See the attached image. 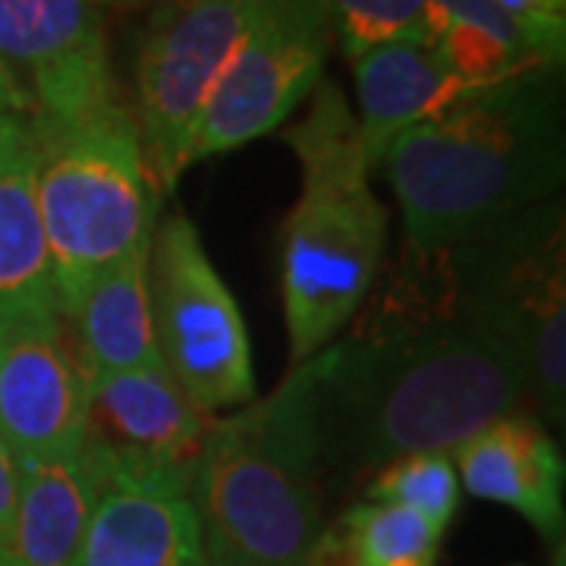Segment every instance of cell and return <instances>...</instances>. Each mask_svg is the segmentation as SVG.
Here are the masks:
<instances>
[{
	"label": "cell",
	"instance_id": "cell-1",
	"mask_svg": "<svg viewBox=\"0 0 566 566\" xmlns=\"http://www.w3.org/2000/svg\"><path fill=\"white\" fill-rule=\"evenodd\" d=\"M353 331L296 365L327 482H363L412 453H453L528 403L520 365L453 300L444 255L400 245Z\"/></svg>",
	"mask_w": 566,
	"mask_h": 566
},
{
	"label": "cell",
	"instance_id": "cell-2",
	"mask_svg": "<svg viewBox=\"0 0 566 566\" xmlns=\"http://www.w3.org/2000/svg\"><path fill=\"white\" fill-rule=\"evenodd\" d=\"M378 167L403 208L406 249L422 255L554 202L566 174L560 66L465 92L403 133Z\"/></svg>",
	"mask_w": 566,
	"mask_h": 566
},
{
	"label": "cell",
	"instance_id": "cell-3",
	"mask_svg": "<svg viewBox=\"0 0 566 566\" xmlns=\"http://www.w3.org/2000/svg\"><path fill=\"white\" fill-rule=\"evenodd\" d=\"M283 139L303 170L300 199L281 233L283 315L296 368L337 340L371 296L387 211L371 192L359 123L337 82L315 85L305 117Z\"/></svg>",
	"mask_w": 566,
	"mask_h": 566
},
{
	"label": "cell",
	"instance_id": "cell-4",
	"mask_svg": "<svg viewBox=\"0 0 566 566\" xmlns=\"http://www.w3.org/2000/svg\"><path fill=\"white\" fill-rule=\"evenodd\" d=\"M322 472L300 371L262 403L214 419L189 497L208 566H312L324 538Z\"/></svg>",
	"mask_w": 566,
	"mask_h": 566
},
{
	"label": "cell",
	"instance_id": "cell-5",
	"mask_svg": "<svg viewBox=\"0 0 566 566\" xmlns=\"http://www.w3.org/2000/svg\"><path fill=\"white\" fill-rule=\"evenodd\" d=\"M35 196L57 312L66 318L98 274L151 243L158 186L145 164L139 123L120 98L73 120H41L35 114Z\"/></svg>",
	"mask_w": 566,
	"mask_h": 566
},
{
	"label": "cell",
	"instance_id": "cell-6",
	"mask_svg": "<svg viewBox=\"0 0 566 566\" xmlns=\"http://www.w3.org/2000/svg\"><path fill=\"white\" fill-rule=\"evenodd\" d=\"M453 300L520 365L528 403L566 416V223L560 202L532 205L441 252Z\"/></svg>",
	"mask_w": 566,
	"mask_h": 566
},
{
	"label": "cell",
	"instance_id": "cell-7",
	"mask_svg": "<svg viewBox=\"0 0 566 566\" xmlns=\"http://www.w3.org/2000/svg\"><path fill=\"white\" fill-rule=\"evenodd\" d=\"M274 0H158L136 61L145 164L158 189L192 167V142L211 92Z\"/></svg>",
	"mask_w": 566,
	"mask_h": 566
},
{
	"label": "cell",
	"instance_id": "cell-8",
	"mask_svg": "<svg viewBox=\"0 0 566 566\" xmlns=\"http://www.w3.org/2000/svg\"><path fill=\"white\" fill-rule=\"evenodd\" d=\"M148 300L158 356L192 403L208 416L252 403L255 371L243 315L182 214L151 233Z\"/></svg>",
	"mask_w": 566,
	"mask_h": 566
},
{
	"label": "cell",
	"instance_id": "cell-9",
	"mask_svg": "<svg viewBox=\"0 0 566 566\" xmlns=\"http://www.w3.org/2000/svg\"><path fill=\"white\" fill-rule=\"evenodd\" d=\"M331 39L324 0H274L205 104L192 164L283 126L324 80Z\"/></svg>",
	"mask_w": 566,
	"mask_h": 566
},
{
	"label": "cell",
	"instance_id": "cell-10",
	"mask_svg": "<svg viewBox=\"0 0 566 566\" xmlns=\"http://www.w3.org/2000/svg\"><path fill=\"white\" fill-rule=\"evenodd\" d=\"M0 63L29 76L41 120H73L117 98L104 0H0Z\"/></svg>",
	"mask_w": 566,
	"mask_h": 566
},
{
	"label": "cell",
	"instance_id": "cell-11",
	"mask_svg": "<svg viewBox=\"0 0 566 566\" xmlns=\"http://www.w3.org/2000/svg\"><path fill=\"white\" fill-rule=\"evenodd\" d=\"M104 453L107 482L70 566H208L192 469Z\"/></svg>",
	"mask_w": 566,
	"mask_h": 566
},
{
	"label": "cell",
	"instance_id": "cell-12",
	"mask_svg": "<svg viewBox=\"0 0 566 566\" xmlns=\"http://www.w3.org/2000/svg\"><path fill=\"white\" fill-rule=\"evenodd\" d=\"M92 422V378L63 318L0 334V441L17 460L76 453Z\"/></svg>",
	"mask_w": 566,
	"mask_h": 566
},
{
	"label": "cell",
	"instance_id": "cell-13",
	"mask_svg": "<svg viewBox=\"0 0 566 566\" xmlns=\"http://www.w3.org/2000/svg\"><path fill=\"white\" fill-rule=\"evenodd\" d=\"M35 180L39 123L20 102L0 114V334L61 318Z\"/></svg>",
	"mask_w": 566,
	"mask_h": 566
},
{
	"label": "cell",
	"instance_id": "cell-14",
	"mask_svg": "<svg viewBox=\"0 0 566 566\" xmlns=\"http://www.w3.org/2000/svg\"><path fill=\"white\" fill-rule=\"evenodd\" d=\"M208 424L164 363L92 378L88 434L111 453L192 469Z\"/></svg>",
	"mask_w": 566,
	"mask_h": 566
},
{
	"label": "cell",
	"instance_id": "cell-15",
	"mask_svg": "<svg viewBox=\"0 0 566 566\" xmlns=\"http://www.w3.org/2000/svg\"><path fill=\"white\" fill-rule=\"evenodd\" d=\"M460 488L516 510L545 538L564 532V460L532 412H510L457 450Z\"/></svg>",
	"mask_w": 566,
	"mask_h": 566
},
{
	"label": "cell",
	"instance_id": "cell-16",
	"mask_svg": "<svg viewBox=\"0 0 566 566\" xmlns=\"http://www.w3.org/2000/svg\"><path fill=\"white\" fill-rule=\"evenodd\" d=\"M107 482V453L88 434L76 453L20 460L10 566H70Z\"/></svg>",
	"mask_w": 566,
	"mask_h": 566
},
{
	"label": "cell",
	"instance_id": "cell-17",
	"mask_svg": "<svg viewBox=\"0 0 566 566\" xmlns=\"http://www.w3.org/2000/svg\"><path fill=\"white\" fill-rule=\"evenodd\" d=\"M349 63L356 73L359 139L371 170L403 133L472 92L424 44H378Z\"/></svg>",
	"mask_w": 566,
	"mask_h": 566
},
{
	"label": "cell",
	"instance_id": "cell-18",
	"mask_svg": "<svg viewBox=\"0 0 566 566\" xmlns=\"http://www.w3.org/2000/svg\"><path fill=\"white\" fill-rule=\"evenodd\" d=\"M148 249L139 245L85 286L63 318L88 378L158 365V344L148 300Z\"/></svg>",
	"mask_w": 566,
	"mask_h": 566
},
{
	"label": "cell",
	"instance_id": "cell-19",
	"mask_svg": "<svg viewBox=\"0 0 566 566\" xmlns=\"http://www.w3.org/2000/svg\"><path fill=\"white\" fill-rule=\"evenodd\" d=\"M431 51L465 88L494 85L542 63L497 0H428Z\"/></svg>",
	"mask_w": 566,
	"mask_h": 566
},
{
	"label": "cell",
	"instance_id": "cell-20",
	"mask_svg": "<svg viewBox=\"0 0 566 566\" xmlns=\"http://www.w3.org/2000/svg\"><path fill=\"white\" fill-rule=\"evenodd\" d=\"M359 566H438L444 528L397 504L365 501L327 532Z\"/></svg>",
	"mask_w": 566,
	"mask_h": 566
},
{
	"label": "cell",
	"instance_id": "cell-21",
	"mask_svg": "<svg viewBox=\"0 0 566 566\" xmlns=\"http://www.w3.org/2000/svg\"><path fill=\"white\" fill-rule=\"evenodd\" d=\"M450 457L453 453H412L394 460L371 475L365 494L368 501L406 506L438 528H447L460 510V475Z\"/></svg>",
	"mask_w": 566,
	"mask_h": 566
},
{
	"label": "cell",
	"instance_id": "cell-22",
	"mask_svg": "<svg viewBox=\"0 0 566 566\" xmlns=\"http://www.w3.org/2000/svg\"><path fill=\"white\" fill-rule=\"evenodd\" d=\"M324 7L349 61L378 44L431 48L428 0H324Z\"/></svg>",
	"mask_w": 566,
	"mask_h": 566
},
{
	"label": "cell",
	"instance_id": "cell-23",
	"mask_svg": "<svg viewBox=\"0 0 566 566\" xmlns=\"http://www.w3.org/2000/svg\"><path fill=\"white\" fill-rule=\"evenodd\" d=\"M542 66H564L566 0H497Z\"/></svg>",
	"mask_w": 566,
	"mask_h": 566
},
{
	"label": "cell",
	"instance_id": "cell-24",
	"mask_svg": "<svg viewBox=\"0 0 566 566\" xmlns=\"http://www.w3.org/2000/svg\"><path fill=\"white\" fill-rule=\"evenodd\" d=\"M20 506V460L0 441V566L13 560V532Z\"/></svg>",
	"mask_w": 566,
	"mask_h": 566
},
{
	"label": "cell",
	"instance_id": "cell-25",
	"mask_svg": "<svg viewBox=\"0 0 566 566\" xmlns=\"http://www.w3.org/2000/svg\"><path fill=\"white\" fill-rule=\"evenodd\" d=\"M312 566H359L349 554H346L344 547L337 545L327 532H324L322 545H318V554H315V564Z\"/></svg>",
	"mask_w": 566,
	"mask_h": 566
},
{
	"label": "cell",
	"instance_id": "cell-26",
	"mask_svg": "<svg viewBox=\"0 0 566 566\" xmlns=\"http://www.w3.org/2000/svg\"><path fill=\"white\" fill-rule=\"evenodd\" d=\"M20 102H29V95L22 92V85L17 82V76H13V70H7V66L0 63V114Z\"/></svg>",
	"mask_w": 566,
	"mask_h": 566
},
{
	"label": "cell",
	"instance_id": "cell-27",
	"mask_svg": "<svg viewBox=\"0 0 566 566\" xmlns=\"http://www.w3.org/2000/svg\"><path fill=\"white\" fill-rule=\"evenodd\" d=\"M554 566H564V560H557V564H554Z\"/></svg>",
	"mask_w": 566,
	"mask_h": 566
},
{
	"label": "cell",
	"instance_id": "cell-28",
	"mask_svg": "<svg viewBox=\"0 0 566 566\" xmlns=\"http://www.w3.org/2000/svg\"><path fill=\"white\" fill-rule=\"evenodd\" d=\"M104 3H107V0H104Z\"/></svg>",
	"mask_w": 566,
	"mask_h": 566
}]
</instances>
